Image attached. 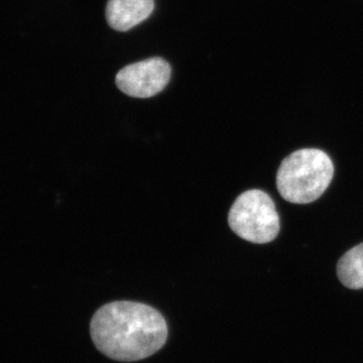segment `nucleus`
Returning a JSON list of instances; mask_svg holds the SVG:
<instances>
[{
  "label": "nucleus",
  "mask_w": 363,
  "mask_h": 363,
  "mask_svg": "<svg viewBox=\"0 0 363 363\" xmlns=\"http://www.w3.org/2000/svg\"><path fill=\"white\" fill-rule=\"evenodd\" d=\"M97 350L117 362H133L155 354L167 342L164 316L143 303L117 301L100 308L90 324Z\"/></svg>",
  "instance_id": "f257e3e1"
},
{
  "label": "nucleus",
  "mask_w": 363,
  "mask_h": 363,
  "mask_svg": "<svg viewBox=\"0 0 363 363\" xmlns=\"http://www.w3.org/2000/svg\"><path fill=\"white\" fill-rule=\"evenodd\" d=\"M334 164L323 150H296L281 162L277 173V188L286 201L309 204L316 201L330 185Z\"/></svg>",
  "instance_id": "f03ea898"
},
{
  "label": "nucleus",
  "mask_w": 363,
  "mask_h": 363,
  "mask_svg": "<svg viewBox=\"0 0 363 363\" xmlns=\"http://www.w3.org/2000/svg\"><path fill=\"white\" fill-rule=\"evenodd\" d=\"M228 223L242 240L259 245L274 240L281 229L271 196L257 189L238 196L229 210Z\"/></svg>",
  "instance_id": "7ed1b4c3"
},
{
  "label": "nucleus",
  "mask_w": 363,
  "mask_h": 363,
  "mask_svg": "<svg viewBox=\"0 0 363 363\" xmlns=\"http://www.w3.org/2000/svg\"><path fill=\"white\" fill-rule=\"evenodd\" d=\"M171 67L162 58H150L124 67L117 73L116 82L124 94L150 98L159 94L169 84Z\"/></svg>",
  "instance_id": "20e7f679"
},
{
  "label": "nucleus",
  "mask_w": 363,
  "mask_h": 363,
  "mask_svg": "<svg viewBox=\"0 0 363 363\" xmlns=\"http://www.w3.org/2000/svg\"><path fill=\"white\" fill-rule=\"evenodd\" d=\"M154 9V0H108L107 23L113 30L126 32L147 20Z\"/></svg>",
  "instance_id": "39448f33"
},
{
  "label": "nucleus",
  "mask_w": 363,
  "mask_h": 363,
  "mask_svg": "<svg viewBox=\"0 0 363 363\" xmlns=\"http://www.w3.org/2000/svg\"><path fill=\"white\" fill-rule=\"evenodd\" d=\"M337 276L346 288L363 289V242L351 248L339 259Z\"/></svg>",
  "instance_id": "423d86ee"
}]
</instances>
